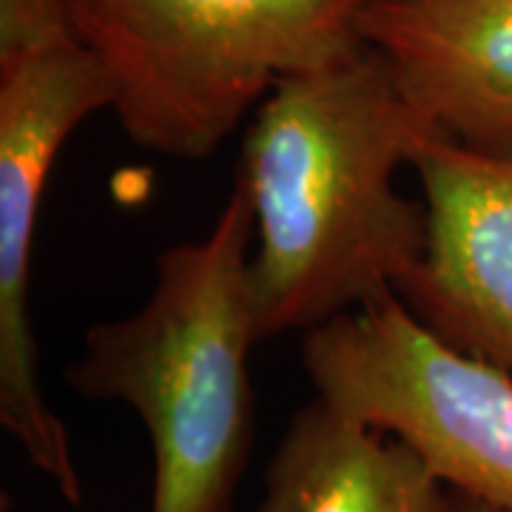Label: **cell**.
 I'll return each instance as SVG.
<instances>
[{
    "label": "cell",
    "instance_id": "ba28073f",
    "mask_svg": "<svg viewBox=\"0 0 512 512\" xmlns=\"http://www.w3.org/2000/svg\"><path fill=\"white\" fill-rule=\"evenodd\" d=\"M256 512H450V490L402 441L313 396L276 444Z\"/></svg>",
    "mask_w": 512,
    "mask_h": 512
},
{
    "label": "cell",
    "instance_id": "8992f818",
    "mask_svg": "<svg viewBox=\"0 0 512 512\" xmlns=\"http://www.w3.org/2000/svg\"><path fill=\"white\" fill-rule=\"evenodd\" d=\"M427 208V248L396 288L447 345L512 373V160L430 131L413 148Z\"/></svg>",
    "mask_w": 512,
    "mask_h": 512
},
{
    "label": "cell",
    "instance_id": "52a82bcc",
    "mask_svg": "<svg viewBox=\"0 0 512 512\" xmlns=\"http://www.w3.org/2000/svg\"><path fill=\"white\" fill-rule=\"evenodd\" d=\"M359 37L453 143L512 160V0H370Z\"/></svg>",
    "mask_w": 512,
    "mask_h": 512
},
{
    "label": "cell",
    "instance_id": "3957f363",
    "mask_svg": "<svg viewBox=\"0 0 512 512\" xmlns=\"http://www.w3.org/2000/svg\"><path fill=\"white\" fill-rule=\"evenodd\" d=\"M370 0H74L134 146L202 160L276 83L353 52Z\"/></svg>",
    "mask_w": 512,
    "mask_h": 512
},
{
    "label": "cell",
    "instance_id": "7a4b0ae2",
    "mask_svg": "<svg viewBox=\"0 0 512 512\" xmlns=\"http://www.w3.org/2000/svg\"><path fill=\"white\" fill-rule=\"evenodd\" d=\"M254 211L234 183L211 231L165 248L148 299L97 322L69 367L80 396L128 404L154 450L151 512H234L254 439L248 356Z\"/></svg>",
    "mask_w": 512,
    "mask_h": 512
},
{
    "label": "cell",
    "instance_id": "277c9868",
    "mask_svg": "<svg viewBox=\"0 0 512 512\" xmlns=\"http://www.w3.org/2000/svg\"><path fill=\"white\" fill-rule=\"evenodd\" d=\"M316 399L402 441L447 490L512 512V373L384 296L302 333Z\"/></svg>",
    "mask_w": 512,
    "mask_h": 512
},
{
    "label": "cell",
    "instance_id": "30bf717a",
    "mask_svg": "<svg viewBox=\"0 0 512 512\" xmlns=\"http://www.w3.org/2000/svg\"><path fill=\"white\" fill-rule=\"evenodd\" d=\"M450 512H501L493 504H484L476 498H467V495H458L450 490Z\"/></svg>",
    "mask_w": 512,
    "mask_h": 512
},
{
    "label": "cell",
    "instance_id": "6da1fadb",
    "mask_svg": "<svg viewBox=\"0 0 512 512\" xmlns=\"http://www.w3.org/2000/svg\"><path fill=\"white\" fill-rule=\"evenodd\" d=\"M436 131L365 40L293 74L254 111L237 185L254 211L251 291L262 342L393 296L427 248V208L396 191Z\"/></svg>",
    "mask_w": 512,
    "mask_h": 512
},
{
    "label": "cell",
    "instance_id": "9c48e42d",
    "mask_svg": "<svg viewBox=\"0 0 512 512\" xmlns=\"http://www.w3.org/2000/svg\"><path fill=\"white\" fill-rule=\"evenodd\" d=\"M74 0H0V63L74 35Z\"/></svg>",
    "mask_w": 512,
    "mask_h": 512
},
{
    "label": "cell",
    "instance_id": "5b68a950",
    "mask_svg": "<svg viewBox=\"0 0 512 512\" xmlns=\"http://www.w3.org/2000/svg\"><path fill=\"white\" fill-rule=\"evenodd\" d=\"M111 106L109 72L77 37L0 63V424L74 507L83 504V481L37 370L32 256L40 197L60 148Z\"/></svg>",
    "mask_w": 512,
    "mask_h": 512
}]
</instances>
